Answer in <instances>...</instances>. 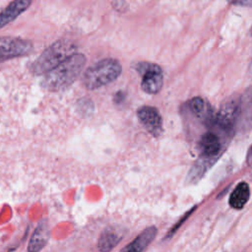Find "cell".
I'll return each mask as SVG.
<instances>
[{"label":"cell","instance_id":"obj_2","mask_svg":"<svg viewBox=\"0 0 252 252\" xmlns=\"http://www.w3.org/2000/svg\"><path fill=\"white\" fill-rule=\"evenodd\" d=\"M75 53V47L67 40H58L48 46L32 64L31 71L34 75H44L69 56Z\"/></svg>","mask_w":252,"mask_h":252},{"label":"cell","instance_id":"obj_15","mask_svg":"<svg viewBox=\"0 0 252 252\" xmlns=\"http://www.w3.org/2000/svg\"><path fill=\"white\" fill-rule=\"evenodd\" d=\"M232 4L242 5V6H252V0H226Z\"/></svg>","mask_w":252,"mask_h":252},{"label":"cell","instance_id":"obj_13","mask_svg":"<svg viewBox=\"0 0 252 252\" xmlns=\"http://www.w3.org/2000/svg\"><path fill=\"white\" fill-rule=\"evenodd\" d=\"M250 196L249 186L246 182L239 183L229 197V205L233 209H242L247 203Z\"/></svg>","mask_w":252,"mask_h":252},{"label":"cell","instance_id":"obj_17","mask_svg":"<svg viewBox=\"0 0 252 252\" xmlns=\"http://www.w3.org/2000/svg\"><path fill=\"white\" fill-rule=\"evenodd\" d=\"M248 71H249V74L252 76V61H251V63H250L249 67H248Z\"/></svg>","mask_w":252,"mask_h":252},{"label":"cell","instance_id":"obj_16","mask_svg":"<svg viewBox=\"0 0 252 252\" xmlns=\"http://www.w3.org/2000/svg\"><path fill=\"white\" fill-rule=\"evenodd\" d=\"M247 161H248L250 164H252V146H251V148L249 149L248 154H247Z\"/></svg>","mask_w":252,"mask_h":252},{"label":"cell","instance_id":"obj_3","mask_svg":"<svg viewBox=\"0 0 252 252\" xmlns=\"http://www.w3.org/2000/svg\"><path fill=\"white\" fill-rule=\"evenodd\" d=\"M120 63L112 58H106L91 66L84 74L83 83L89 90H95L116 80L121 74Z\"/></svg>","mask_w":252,"mask_h":252},{"label":"cell","instance_id":"obj_7","mask_svg":"<svg viewBox=\"0 0 252 252\" xmlns=\"http://www.w3.org/2000/svg\"><path fill=\"white\" fill-rule=\"evenodd\" d=\"M138 117L153 136H159L162 132V120L159 112L153 106H143L138 110Z\"/></svg>","mask_w":252,"mask_h":252},{"label":"cell","instance_id":"obj_9","mask_svg":"<svg viewBox=\"0 0 252 252\" xmlns=\"http://www.w3.org/2000/svg\"><path fill=\"white\" fill-rule=\"evenodd\" d=\"M32 2V0H13L2 12H0V29L10 24L26 11Z\"/></svg>","mask_w":252,"mask_h":252},{"label":"cell","instance_id":"obj_12","mask_svg":"<svg viewBox=\"0 0 252 252\" xmlns=\"http://www.w3.org/2000/svg\"><path fill=\"white\" fill-rule=\"evenodd\" d=\"M122 234L113 227H108L102 231L98 238L97 247L100 252L111 251L121 240Z\"/></svg>","mask_w":252,"mask_h":252},{"label":"cell","instance_id":"obj_8","mask_svg":"<svg viewBox=\"0 0 252 252\" xmlns=\"http://www.w3.org/2000/svg\"><path fill=\"white\" fill-rule=\"evenodd\" d=\"M157 235V228L150 226L144 229L131 243L127 244L120 252H145Z\"/></svg>","mask_w":252,"mask_h":252},{"label":"cell","instance_id":"obj_10","mask_svg":"<svg viewBox=\"0 0 252 252\" xmlns=\"http://www.w3.org/2000/svg\"><path fill=\"white\" fill-rule=\"evenodd\" d=\"M50 236L46 220H41L34 229L28 245V252H39L47 243Z\"/></svg>","mask_w":252,"mask_h":252},{"label":"cell","instance_id":"obj_5","mask_svg":"<svg viewBox=\"0 0 252 252\" xmlns=\"http://www.w3.org/2000/svg\"><path fill=\"white\" fill-rule=\"evenodd\" d=\"M137 70L142 74V89L144 92L154 94L159 92L162 87V72L161 69L152 63H141Z\"/></svg>","mask_w":252,"mask_h":252},{"label":"cell","instance_id":"obj_11","mask_svg":"<svg viewBox=\"0 0 252 252\" xmlns=\"http://www.w3.org/2000/svg\"><path fill=\"white\" fill-rule=\"evenodd\" d=\"M220 146L219 137L212 132H208L201 137L200 149L203 157L215 158L220 151Z\"/></svg>","mask_w":252,"mask_h":252},{"label":"cell","instance_id":"obj_6","mask_svg":"<svg viewBox=\"0 0 252 252\" xmlns=\"http://www.w3.org/2000/svg\"><path fill=\"white\" fill-rule=\"evenodd\" d=\"M240 114V100L229 97L220 105L214 122L224 130H230Z\"/></svg>","mask_w":252,"mask_h":252},{"label":"cell","instance_id":"obj_14","mask_svg":"<svg viewBox=\"0 0 252 252\" xmlns=\"http://www.w3.org/2000/svg\"><path fill=\"white\" fill-rule=\"evenodd\" d=\"M189 107L192 110V112L197 115L200 118H206L210 122H213L214 119L212 118L211 109L210 106L207 104V102L200 96L193 97L189 102Z\"/></svg>","mask_w":252,"mask_h":252},{"label":"cell","instance_id":"obj_1","mask_svg":"<svg viewBox=\"0 0 252 252\" xmlns=\"http://www.w3.org/2000/svg\"><path fill=\"white\" fill-rule=\"evenodd\" d=\"M85 63L86 57L83 54H72L55 68L44 74L41 82L42 87L51 92L61 91L69 87L79 77Z\"/></svg>","mask_w":252,"mask_h":252},{"label":"cell","instance_id":"obj_4","mask_svg":"<svg viewBox=\"0 0 252 252\" xmlns=\"http://www.w3.org/2000/svg\"><path fill=\"white\" fill-rule=\"evenodd\" d=\"M32 50V44L29 40L11 36L0 37V62L15 57L25 56Z\"/></svg>","mask_w":252,"mask_h":252},{"label":"cell","instance_id":"obj_18","mask_svg":"<svg viewBox=\"0 0 252 252\" xmlns=\"http://www.w3.org/2000/svg\"><path fill=\"white\" fill-rule=\"evenodd\" d=\"M251 34H252V29H251Z\"/></svg>","mask_w":252,"mask_h":252}]
</instances>
